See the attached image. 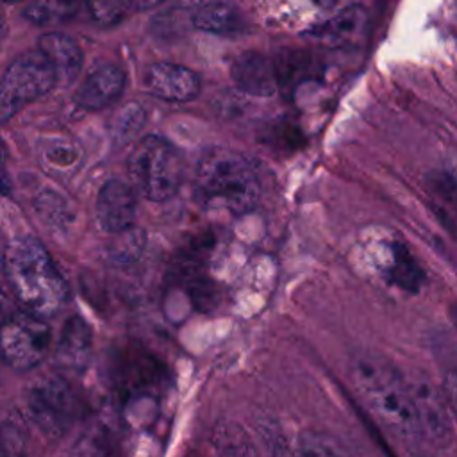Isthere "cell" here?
Listing matches in <instances>:
<instances>
[{
    "mask_svg": "<svg viewBox=\"0 0 457 457\" xmlns=\"http://www.w3.org/2000/svg\"><path fill=\"white\" fill-rule=\"evenodd\" d=\"M145 243H146L145 230L132 225L121 232L112 234L105 250L107 259L112 264H120V266L130 264L139 259V255L145 250Z\"/></svg>",
    "mask_w": 457,
    "mask_h": 457,
    "instance_id": "obj_21",
    "label": "cell"
},
{
    "mask_svg": "<svg viewBox=\"0 0 457 457\" xmlns=\"http://www.w3.org/2000/svg\"><path fill=\"white\" fill-rule=\"evenodd\" d=\"M82 5L87 16L100 25H114L132 9L129 0H82Z\"/></svg>",
    "mask_w": 457,
    "mask_h": 457,
    "instance_id": "obj_23",
    "label": "cell"
},
{
    "mask_svg": "<svg viewBox=\"0 0 457 457\" xmlns=\"http://www.w3.org/2000/svg\"><path fill=\"white\" fill-rule=\"evenodd\" d=\"M52 341L50 327L41 316L27 311L5 314L2 323L0 348L4 362L14 371L36 368L46 355Z\"/></svg>",
    "mask_w": 457,
    "mask_h": 457,
    "instance_id": "obj_7",
    "label": "cell"
},
{
    "mask_svg": "<svg viewBox=\"0 0 457 457\" xmlns=\"http://www.w3.org/2000/svg\"><path fill=\"white\" fill-rule=\"evenodd\" d=\"M93 348L89 325L80 316H70L59 334L55 362L61 370L80 371L87 366Z\"/></svg>",
    "mask_w": 457,
    "mask_h": 457,
    "instance_id": "obj_13",
    "label": "cell"
},
{
    "mask_svg": "<svg viewBox=\"0 0 457 457\" xmlns=\"http://www.w3.org/2000/svg\"><path fill=\"white\" fill-rule=\"evenodd\" d=\"M443 387H445V393H446V396H448V402H450L453 418H455V421H457V368L450 370V371L445 375Z\"/></svg>",
    "mask_w": 457,
    "mask_h": 457,
    "instance_id": "obj_29",
    "label": "cell"
},
{
    "mask_svg": "<svg viewBox=\"0 0 457 457\" xmlns=\"http://www.w3.org/2000/svg\"><path fill=\"white\" fill-rule=\"evenodd\" d=\"M191 23L202 32L223 36L241 32L245 27L241 12L228 2H207L200 5L191 16Z\"/></svg>",
    "mask_w": 457,
    "mask_h": 457,
    "instance_id": "obj_15",
    "label": "cell"
},
{
    "mask_svg": "<svg viewBox=\"0 0 457 457\" xmlns=\"http://www.w3.org/2000/svg\"><path fill=\"white\" fill-rule=\"evenodd\" d=\"M80 9H84L82 0H32L23 9V16L34 25L54 27L71 21Z\"/></svg>",
    "mask_w": 457,
    "mask_h": 457,
    "instance_id": "obj_19",
    "label": "cell"
},
{
    "mask_svg": "<svg viewBox=\"0 0 457 457\" xmlns=\"http://www.w3.org/2000/svg\"><path fill=\"white\" fill-rule=\"evenodd\" d=\"M259 432L262 436V441L270 452L271 457H303L300 448L295 450L287 437L282 434L280 427L273 421H261L259 423Z\"/></svg>",
    "mask_w": 457,
    "mask_h": 457,
    "instance_id": "obj_25",
    "label": "cell"
},
{
    "mask_svg": "<svg viewBox=\"0 0 457 457\" xmlns=\"http://www.w3.org/2000/svg\"><path fill=\"white\" fill-rule=\"evenodd\" d=\"M25 411L30 423L48 439H59L80 420L84 405L66 375L50 371L25 387Z\"/></svg>",
    "mask_w": 457,
    "mask_h": 457,
    "instance_id": "obj_4",
    "label": "cell"
},
{
    "mask_svg": "<svg viewBox=\"0 0 457 457\" xmlns=\"http://www.w3.org/2000/svg\"><path fill=\"white\" fill-rule=\"evenodd\" d=\"M37 50L45 54L55 70L57 84L68 86L82 70V50L70 36L62 32H46L39 37Z\"/></svg>",
    "mask_w": 457,
    "mask_h": 457,
    "instance_id": "obj_14",
    "label": "cell"
},
{
    "mask_svg": "<svg viewBox=\"0 0 457 457\" xmlns=\"http://www.w3.org/2000/svg\"><path fill=\"white\" fill-rule=\"evenodd\" d=\"M57 84V75L41 50L20 54L5 68L0 84V120L7 121L27 104L45 96Z\"/></svg>",
    "mask_w": 457,
    "mask_h": 457,
    "instance_id": "obj_6",
    "label": "cell"
},
{
    "mask_svg": "<svg viewBox=\"0 0 457 457\" xmlns=\"http://www.w3.org/2000/svg\"><path fill=\"white\" fill-rule=\"evenodd\" d=\"M428 182L432 189L457 212V162L434 171L428 177Z\"/></svg>",
    "mask_w": 457,
    "mask_h": 457,
    "instance_id": "obj_27",
    "label": "cell"
},
{
    "mask_svg": "<svg viewBox=\"0 0 457 457\" xmlns=\"http://www.w3.org/2000/svg\"><path fill=\"white\" fill-rule=\"evenodd\" d=\"M387 277L396 287H400L407 293H418L423 284L425 273L405 245L393 243L391 245V261L387 266Z\"/></svg>",
    "mask_w": 457,
    "mask_h": 457,
    "instance_id": "obj_18",
    "label": "cell"
},
{
    "mask_svg": "<svg viewBox=\"0 0 457 457\" xmlns=\"http://www.w3.org/2000/svg\"><path fill=\"white\" fill-rule=\"evenodd\" d=\"M320 9H332L337 0H312Z\"/></svg>",
    "mask_w": 457,
    "mask_h": 457,
    "instance_id": "obj_31",
    "label": "cell"
},
{
    "mask_svg": "<svg viewBox=\"0 0 457 457\" xmlns=\"http://www.w3.org/2000/svg\"><path fill=\"white\" fill-rule=\"evenodd\" d=\"M125 89V73L116 64H100L77 87L73 100L87 111H100L114 104Z\"/></svg>",
    "mask_w": 457,
    "mask_h": 457,
    "instance_id": "obj_12",
    "label": "cell"
},
{
    "mask_svg": "<svg viewBox=\"0 0 457 457\" xmlns=\"http://www.w3.org/2000/svg\"><path fill=\"white\" fill-rule=\"evenodd\" d=\"M348 373L371 414L387 430L402 439L421 437L407 377L386 357L373 352H357L350 359Z\"/></svg>",
    "mask_w": 457,
    "mask_h": 457,
    "instance_id": "obj_1",
    "label": "cell"
},
{
    "mask_svg": "<svg viewBox=\"0 0 457 457\" xmlns=\"http://www.w3.org/2000/svg\"><path fill=\"white\" fill-rule=\"evenodd\" d=\"M368 23V14L362 5H348L341 12H337L327 23L311 30L314 37L336 39V41H350L357 39Z\"/></svg>",
    "mask_w": 457,
    "mask_h": 457,
    "instance_id": "obj_17",
    "label": "cell"
},
{
    "mask_svg": "<svg viewBox=\"0 0 457 457\" xmlns=\"http://www.w3.org/2000/svg\"><path fill=\"white\" fill-rule=\"evenodd\" d=\"M120 432L109 420H96L79 437L71 457H120Z\"/></svg>",
    "mask_w": 457,
    "mask_h": 457,
    "instance_id": "obj_16",
    "label": "cell"
},
{
    "mask_svg": "<svg viewBox=\"0 0 457 457\" xmlns=\"http://www.w3.org/2000/svg\"><path fill=\"white\" fill-rule=\"evenodd\" d=\"M234 84L252 96H271L278 89L275 62L259 52H245L237 55L230 66Z\"/></svg>",
    "mask_w": 457,
    "mask_h": 457,
    "instance_id": "obj_11",
    "label": "cell"
},
{
    "mask_svg": "<svg viewBox=\"0 0 457 457\" xmlns=\"http://www.w3.org/2000/svg\"><path fill=\"white\" fill-rule=\"evenodd\" d=\"M134 191L132 184L120 179H111L100 187L96 198V220L102 230L116 234L132 227L136 214Z\"/></svg>",
    "mask_w": 457,
    "mask_h": 457,
    "instance_id": "obj_10",
    "label": "cell"
},
{
    "mask_svg": "<svg viewBox=\"0 0 457 457\" xmlns=\"http://www.w3.org/2000/svg\"><path fill=\"white\" fill-rule=\"evenodd\" d=\"M127 164L130 184L152 202L171 198L182 182V159L177 148L157 134L143 137Z\"/></svg>",
    "mask_w": 457,
    "mask_h": 457,
    "instance_id": "obj_5",
    "label": "cell"
},
{
    "mask_svg": "<svg viewBox=\"0 0 457 457\" xmlns=\"http://www.w3.org/2000/svg\"><path fill=\"white\" fill-rule=\"evenodd\" d=\"M195 193L207 207H223L232 214L250 212L261 195L252 162L228 148H209L198 161Z\"/></svg>",
    "mask_w": 457,
    "mask_h": 457,
    "instance_id": "obj_3",
    "label": "cell"
},
{
    "mask_svg": "<svg viewBox=\"0 0 457 457\" xmlns=\"http://www.w3.org/2000/svg\"><path fill=\"white\" fill-rule=\"evenodd\" d=\"M25 430L18 416H7L2 427V457H25Z\"/></svg>",
    "mask_w": 457,
    "mask_h": 457,
    "instance_id": "obj_26",
    "label": "cell"
},
{
    "mask_svg": "<svg viewBox=\"0 0 457 457\" xmlns=\"http://www.w3.org/2000/svg\"><path fill=\"white\" fill-rule=\"evenodd\" d=\"M2 264L5 282L23 311L46 318L62 309L68 300V284L34 236L11 239Z\"/></svg>",
    "mask_w": 457,
    "mask_h": 457,
    "instance_id": "obj_2",
    "label": "cell"
},
{
    "mask_svg": "<svg viewBox=\"0 0 457 457\" xmlns=\"http://www.w3.org/2000/svg\"><path fill=\"white\" fill-rule=\"evenodd\" d=\"M4 2H7V4H11V2H21V0H4Z\"/></svg>",
    "mask_w": 457,
    "mask_h": 457,
    "instance_id": "obj_33",
    "label": "cell"
},
{
    "mask_svg": "<svg viewBox=\"0 0 457 457\" xmlns=\"http://www.w3.org/2000/svg\"><path fill=\"white\" fill-rule=\"evenodd\" d=\"M407 384L414 400L421 437L430 445L445 448L453 439L455 418L443 386H436L425 373H412Z\"/></svg>",
    "mask_w": 457,
    "mask_h": 457,
    "instance_id": "obj_8",
    "label": "cell"
},
{
    "mask_svg": "<svg viewBox=\"0 0 457 457\" xmlns=\"http://www.w3.org/2000/svg\"><path fill=\"white\" fill-rule=\"evenodd\" d=\"M200 75L175 62H155L143 73V87L166 102H189L200 93Z\"/></svg>",
    "mask_w": 457,
    "mask_h": 457,
    "instance_id": "obj_9",
    "label": "cell"
},
{
    "mask_svg": "<svg viewBox=\"0 0 457 457\" xmlns=\"http://www.w3.org/2000/svg\"><path fill=\"white\" fill-rule=\"evenodd\" d=\"M145 125V111L139 104H127L112 120V139L116 145H125Z\"/></svg>",
    "mask_w": 457,
    "mask_h": 457,
    "instance_id": "obj_22",
    "label": "cell"
},
{
    "mask_svg": "<svg viewBox=\"0 0 457 457\" xmlns=\"http://www.w3.org/2000/svg\"><path fill=\"white\" fill-rule=\"evenodd\" d=\"M214 448L220 457H259L253 441L234 421H221L212 432Z\"/></svg>",
    "mask_w": 457,
    "mask_h": 457,
    "instance_id": "obj_20",
    "label": "cell"
},
{
    "mask_svg": "<svg viewBox=\"0 0 457 457\" xmlns=\"http://www.w3.org/2000/svg\"><path fill=\"white\" fill-rule=\"evenodd\" d=\"M130 2V7L132 9H150V7H155L159 4H162L164 0H129Z\"/></svg>",
    "mask_w": 457,
    "mask_h": 457,
    "instance_id": "obj_30",
    "label": "cell"
},
{
    "mask_svg": "<svg viewBox=\"0 0 457 457\" xmlns=\"http://www.w3.org/2000/svg\"><path fill=\"white\" fill-rule=\"evenodd\" d=\"M450 318H452V321H453V327H455V330H457V302L452 305V309H450Z\"/></svg>",
    "mask_w": 457,
    "mask_h": 457,
    "instance_id": "obj_32",
    "label": "cell"
},
{
    "mask_svg": "<svg viewBox=\"0 0 457 457\" xmlns=\"http://www.w3.org/2000/svg\"><path fill=\"white\" fill-rule=\"evenodd\" d=\"M298 448L303 457H348L336 439L314 430H305L300 436Z\"/></svg>",
    "mask_w": 457,
    "mask_h": 457,
    "instance_id": "obj_24",
    "label": "cell"
},
{
    "mask_svg": "<svg viewBox=\"0 0 457 457\" xmlns=\"http://www.w3.org/2000/svg\"><path fill=\"white\" fill-rule=\"evenodd\" d=\"M36 211L43 220L55 225L66 220V212H68L66 204L54 191H45V193L41 191V195L36 200Z\"/></svg>",
    "mask_w": 457,
    "mask_h": 457,
    "instance_id": "obj_28",
    "label": "cell"
}]
</instances>
